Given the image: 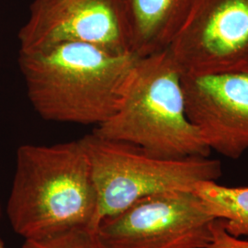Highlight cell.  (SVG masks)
I'll return each mask as SVG.
<instances>
[{"label":"cell","mask_w":248,"mask_h":248,"mask_svg":"<svg viewBox=\"0 0 248 248\" xmlns=\"http://www.w3.org/2000/svg\"><path fill=\"white\" fill-rule=\"evenodd\" d=\"M194 191L207 211L222 219L231 234L248 237V186H222L217 181H202Z\"/></svg>","instance_id":"obj_10"},{"label":"cell","mask_w":248,"mask_h":248,"mask_svg":"<svg viewBox=\"0 0 248 248\" xmlns=\"http://www.w3.org/2000/svg\"><path fill=\"white\" fill-rule=\"evenodd\" d=\"M92 133L165 158L212 153L186 116L181 75L169 48L138 58L118 109Z\"/></svg>","instance_id":"obj_3"},{"label":"cell","mask_w":248,"mask_h":248,"mask_svg":"<svg viewBox=\"0 0 248 248\" xmlns=\"http://www.w3.org/2000/svg\"><path fill=\"white\" fill-rule=\"evenodd\" d=\"M89 155L98 193L97 224L145 196L175 189L194 190L202 181H217L222 164L210 156L165 158L128 142L90 133L80 139Z\"/></svg>","instance_id":"obj_4"},{"label":"cell","mask_w":248,"mask_h":248,"mask_svg":"<svg viewBox=\"0 0 248 248\" xmlns=\"http://www.w3.org/2000/svg\"><path fill=\"white\" fill-rule=\"evenodd\" d=\"M22 248H106L91 227H78L44 239L24 240Z\"/></svg>","instance_id":"obj_11"},{"label":"cell","mask_w":248,"mask_h":248,"mask_svg":"<svg viewBox=\"0 0 248 248\" xmlns=\"http://www.w3.org/2000/svg\"><path fill=\"white\" fill-rule=\"evenodd\" d=\"M0 248H7L5 247V243L2 239H0Z\"/></svg>","instance_id":"obj_13"},{"label":"cell","mask_w":248,"mask_h":248,"mask_svg":"<svg viewBox=\"0 0 248 248\" xmlns=\"http://www.w3.org/2000/svg\"><path fill=\"white\" fill-rule=\"evenodd\" d=\"M131 53L144 57L168 49L193 0H123Z\"/></svg>","instance_id":"obj_9"},{"label":"cell","mask_w":248,"mask_h":248,"mask_svg":"<svg viewBox=\"0 0 248 248\" xmlns=\"http://www.w3.org/2000/svg\"><path fill=\"white\" fill-rule=\"evenodd\" d=\"M139 57L79 42L18 53L29 100L44 120L98 125L120 106Z\"/></svg>","instance_id":"obj_1"},{"label":"cell","mask_w":248,"mask_h":248,"mask_svg":"<svg viewBox=\"0 0 248 248\" xmlns=\"http://www.w3.org/2000/svg\"><path fill=\"white\" fill-rule=\"evenodd\" d=\"M18 37L21 52L79 42L132 53L123 0H33Z\"/></svg>","instance_id":"obj_7"},{"label":"cell","mask_w":248,"mask_h":248,"mask_svg":"<svg viewBox=\"0 0 248 248\" xmlns=\"http://www.w3.org/2000/svg\"><path fill=\"white\" fill-rule=\"evenodd\" d=\"M185 108L211 151L238 159L248 150V72L181 75Z\"/></svg>","instance_id":"obj_8"},{"label":"cell","mask_w":248,"mask_h":248,"mask_svg":"<svg viewBox=\"0 0 248 248\" xmlns=\"http://www.w3.org/2000/svg\"><path fill=\"white\" fill-rule=\"evenodd\" d=\"M215 219L194 190L175 189L107 216L97 232L106 248H207Z\"/></svg>","instance_id":"obj_5"},{"label":"cell","mask_w":248,"mask_h":248,"mask_svg":"<svg viewBox=\"0 0 248 248\" xmlns=\"http://www.w3.org/2000/svg\"><path fill=\"white\" fill-rule=\"evenodd\" d=\"M169 50L180 75L248 72V0H193Z\"/></svg>","instance_id":"obj_6"},{"label":"cell","mask_w":248,"mask_h":248,"mask_svg":"<svg viewBox=\"0 0 248 248\" xmlns=\"http://www.w3.org/2000/svg\"><path fill=\"white\" fill-rule=\"evenodd\" d=\"M212 233V240L207 248H248V239L231 234L222 219L213 221Z\"/></svg>","instance_id":"obj_12"},{"label":"cell","mask_w":248,"mask_h":248,"mask_svg":"<svg viewBox=\"0 0 248 248\" xmlns=\"http://www.w3.org/2000/svg\"><path fill=\"white\" fill-rule=\"evenodd\" d=\"M98 204L89 155L80 139L18 147L7 215L23 239H44L78 227L97 230Z\"/></svg>","instance_id":"obj_2"}]
</instances>
